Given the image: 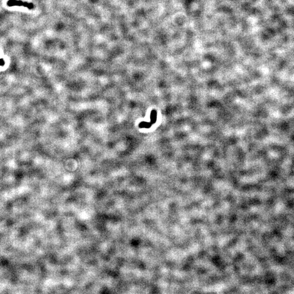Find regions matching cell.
Here are the masks:
<instances>
[{
    "label": "cell",
    "instance_id": "1",
    "mask_svg": "<svg viewBox=\"0 0 294 294\" xmlns=\"http://www.w3.org/2000/svg\"><path fill=\"white\" fill-rule=\"evenodd\" d=\"M7 5L9 7H12L14 6H23L25 7H27L29 9H31L33 7V5L32 3L23 2L21 1H17V0H9L7 2Z\"/></svg>",
    "mask_w": 294,
    "mask_h": 294
}]
</instances>
